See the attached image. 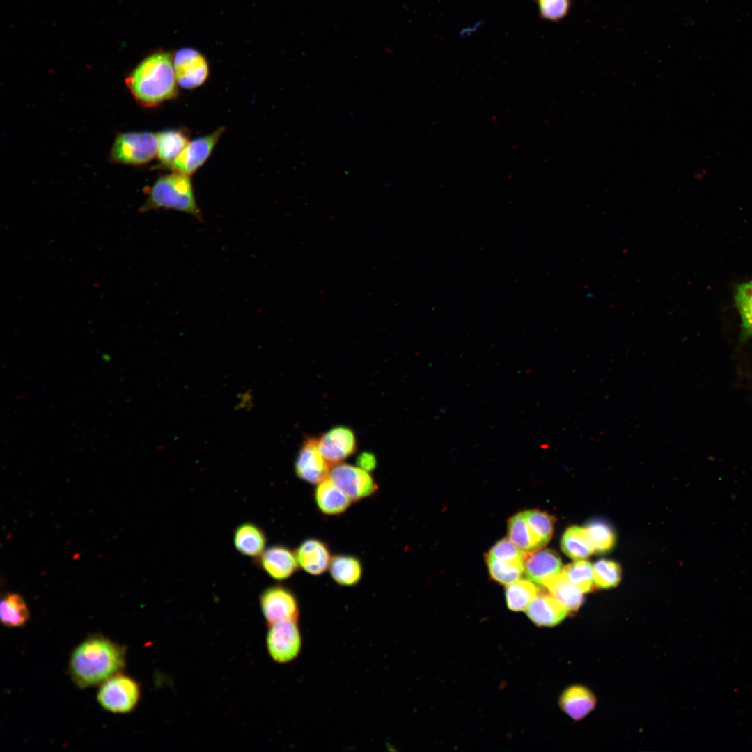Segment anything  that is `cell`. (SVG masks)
Returning a JSON list of instances; mask_svg holds the SVG:
<instances>
[{"label": "cell", "mask_w": 752, "mask_h": 752, "mask_svg": "<svg viewBox=\"0 0 752 752\" xmlns=\"http://www.w3.org/2000/svg\"><path fill=\"white\" fill-rule=\"evenodd\" d=\"M125 664L123 647L104 637L93 636L75 649L70 671L74 682L84 688L103 683L118 674Z\"/></svg>", "instance_id": "6da1fadb"}, {"label": "cell", "mask_w": 752, "mask_h": 752, "mask_svg": "<svg viewBox=\"0 0 752 752\" xmlns=\"http://www.w3.org/2000/svg\"><path fill=\"white\" fill-rule=\"evenodd\" d=\"M136 100L152 107L173 98L178 92L173 59L168 53H155L143 60L126 79Z\"/></svg>", "instance_id": "7a4b0ae2"}, {"label": "cell", "mask_w": 752, "mask_h": 752, "mask_svg": "<svg viewBox=\"0 0 752 752\" xmlns=\"http://www.w3.org/2000/svg\"><path fill=\"white\" fill-rule=\"evenodd\" d=\"M167 209L187 213L201 221L189 175L175 172L159 178L151 187L141 212Z\"/></svg>", "instance_id": "3957f363"}, {"label": "cell", "mask_w": 752, "mask_h": 752, "mask_svg": "<svg viewBox=\"0 0 752 752\" xmlns=\"http://www.w3.org/2000/svg\"><path fill=\"white\" fill-rule=\"evenodd\" d=\"M266 647L274 662L287 664L294 661L302 648V636L298 620H284L269 625Z\"/></svg>", "instance_id": "277c9868"}, {"label": "cell", "mask_w": 752, "mask_h": 752, "mask_svg": "<svg viewBox=\"0 0 752 752\" xmlns=\"http://www.w3.org/2000/svg\"><path fill=\"white\" fill-rule=\"evenodd\" d=\"M140 694L139 686L134 680L126 675H115L102 683L97 698L106 710L125 714L134 710Z\"/></svg>", "instance_id": "5b68a950"}, {"label": "cell", "mask_w": 752, "mask_h": 752, "mask_svg": "<svg viewBox=\"0 0 752 752\" xmlns=\"http://www.w3.org/2000/svg\"><path fill=\"white\" fill-rule=\"evenodd\" d=\"M157 151V134L150 132L119 134L111 149V158L126 164H141L152 160Z\"/></svg>", "instance_id": "8992f818"}, {"label": "cell", "mask_w": 752, "mask_h": 752, "mask_svg": "<svg viewBox=\"0 0 752 752\" xmlns=\"http://www.w3.org/2000/svg\"><path fill=\"white\" fill-rule=\"evenodd\" d=\"M260 607L267 625L299 618V607L295 594L277 584L267 586L259 595Z\"/></svg>", "instance_id": "52a82bcc"}, {"label": "cell", "mask_w": 752, "mask_h": 752, "mask_svg": "<svg viewBox=\"0 0 752 752\" xmlns=\"http://www.w3.org/2000/svg\"><path fill=\"white\" fill-rule=\"evenodd\" d=\"M329 478L352 501L371 496L378 489L377 484L368 471L345 463L333 465Z\"/></svg>", "instance_id": "ba28073f"}, {"label": "cell", "mask_w": 752, "mask_h": 752, "mask_svg": "<svg viewBox=\"0 0 752 752\" xmlns=\"http://www.w3.org/2000/svg\"><path fill=\"white\" fill-rule=\"evenodd\" d=\"M178 84L185 89H193L203 84L208 73L205 57L191 48L178 50L173 58Z\"/></svg>", "instance_id": "9c48e42d"}, {"label": "cell", "mask_w": 752, "mask_h": 752, "mask_svg": "<svg viewBox=\"0 0 752 752\" xmlns=\"http://www.w3.org/2000/svg\"><path fill=\"white\" fill-rule=\"evenodd\" d=\"M224 130L220 127L208 135L189 141L169 168L187 175L193 174L208 159Z\"/></svg>", "instance_id": "30bf717a"}, {"label": "cell", "mask_w": 752, "mask_h": 752, "mask_svg": "<svg viewBox=\"0 0 752 752\" xmlns=\"http://www.w3.org/2000/svg\"><path fill=\"white\" fill-rule=\"evenodd\" d=\"M253 562L276 581H283L290 578L297 571L299 565L295 552L282 545L266 547Z\"/></svg>", "instance_id": "8fae6325"}, {"label": "cell", "mask_w": 752, "mask_h": 752, "mask_svg": "<svg viewBox=\"0 0 752 752\" xmlns=\"http://www.w3.org/2000/svg\"><path fill=\"white\" fill-rule=\"evenodd\" d=\"M295 470L298 478L312 484L329 478V464L321 454L316 439L305 440L297 456Z\"/></svg>", "instance_id": "7c38bea8"}, {"label": "cell", "mask_w": 752, "mask_h": 752, "mask_svg": "<svg viewBox=\"0 0 752 752\" xmlns=\"http://www.w3.org/2000/svg\"><path fill=\"white\" fill-rule=\"evenodd\" d=\"M317 441L321 454L329 465L340 463L352 455L357 448L353 431L344 426L329 430Z\"/></svg>", "instance_id": "4fadbf2b"}, {"label": "cell", "mask_w": 752, "mask_h": 752, "mask_svg": "<svg viewBox=\"0 0 752 752\" xmlns=\"http://www.w3.org/2000/svg\"><path fill=\"white\" fill-rule=\"evenodd\" d=\"M562 561L557 553L543 549L525 554L524 574L527 579L545 586L563 571Z\"/></svg>", "instance_id": "5bb4252c"}, {"label": "cell", "mask_w": 752, "mask_h": 752, "mask_svg": "<svg viewBox=\"0 0 752 752\" xmlns=\"http://www.w3.org/2000/svg\"><path fill=\"white\" fill-rule=\"evenodd\" d=\"M267 542L265 531L252 522L241 523L234 530L233 543L235 549L242 555L253 560L264 551Z\"/></svg>", "instance_id": "9a60e30c"}, {"label": "cell", "mask_w": 752, "mask_h": 752, "mask_svg": "<svg viewBox=\"0 0 752 752\" xmlns=\"http://www.w3.org/2000/svg\"><path fill=\"white\" fill-rule=\"evenodd\" d=\"M299 565L306 572L318 575L329 567L331 560L327 546L317 539H308L295 551Z\"/></svg>", "instance_id": "2e32d148"}, {"label": "cell", "mask_w": 752, "mask_h": 752, "mask_svg": "<svg viewBox=\"0 0 752 752\" xmlns=\"http://www.w3.org/2000/svg\"><path fill=\"white\" fill-rule=\"evenodd\" d=\"M567 610L551 594L539 593L526 609L530 620L541 627H552L561 622Z\"/></svg>", "instance_id": "e0dca14e"}, {"label": "cell", "mask_w": 752, "mask_h": 752, "mask_svg": "<svg viewBox=\"0 0 752 752\" xmlns=\"http://www.w3.org/2000/svg\"><path fill=\"white\" fill-rule=\"evenodd\" d=\"M315 499L320 510L330 515L345 512L352 501L329 478L318 484Z\"/></svg>", "instance_id": "ac0fdd59"}, {"label": "cell", "mask_w": 752, "mask_h": 752, "mask_svg": "<svg viewBox=\"0 0 752 752\" xmlns=\"http://www.w3.org/2000/svg\"><path fill=\"white\" fill-rule=\"evenodd\" d=\"M592 692L582 686H572L562 694L560 705L563 711L574 720L585 717L595 705Z\"/></svg>", "instance_id": "d6986e66"}, {"label": "cell", "mask_w": 752, "mask_h": 752, "mask_svg": "<svg viewBox=\"0 0 752 752\" xmlns=\"http://www.w3.org/2000/svg\"><path fill=\"white\" fill-rule=\"evenodd\" d=\"M544 586L567 611H576L583 603V592L568 579L563 571Z\"/></svg>", "instance_id": "ffe728a7"}, {"label": "cell", "mask_w": 752, "mask_h": 752, "mask_svg": "<svg viewBox=\"0 0 752 752\" xmlns=\"http://www.w3.org/2000/svg\"><path fill=\"white\" fill-rule=\"evenodd\" d=\"M508 535L510 541L525 554L545 546L529 528L524 512L515 515L508 520Z\"/></svg>", "instance_id": "44dd1931"}, {"label": "cell", "mask_w": 752, "mask_h": 752, "mask_svg": "<svg viewBox=\"0 0 752 752\" xmlns=\"http://www.w3.org/2000/svg\"><path fill=\"white\" fill-rule=\"evenodd\" d=\"M561 547L567 556L576 561L584 559L595 552L585 527L577 526H571L565 531Z\"/></svg>", "instance_id": "7402d4cb"}, {"label": "cell", "mask_w": 752, "mask_h": 752, "mask_svg": "<svg viewBox=\"0 0 752 752\" xmlns=\"http://www.w3.org/2000/svg\"><path fill=\"white\" fill-rule=\"evenodd\" d=\"M157 156L162 164L169 167L189 143L186 135L178 130H169L157 134Z\"/></svg>", "instance_id": "603a6c76"}, {"label": "cell", "mask_w": 752, "mask_h": 752, "mask_svg": "<svg viewBox=\"0 0 752 752\" xmlns=\"http://www.w3.org/2000/svg\"><path fill=\"white\" fill-rule=\"evenodd\" d=\"M329 568L333 579L341 586L356 585L362 575V566L359 560L352 556H334Z\"/></svg>", "instance_id": "cb8c5ba5"}, {"label": "cell", "mask_w": 752, "mask_h": 752, "mask_svg": "<svg viewBox=\"0 0 752 752\" xmlns=\"http://www.w3.org/2000/svg\"><path fill=\"white\" fill-rule=\"evenodd\" d=\"M538 586L527 579H519L507 585L505 595L508 607L514 611H526L540 593Z\"/></svg>", "instance_id": "d4e9b609"}, {"label": "cell", "mask_w": 752, "mask_h": 752, "mask_svg": "<svg viewBox=\"0 0 752 752\" xmlns=\"http://www.w3.org/2000/svg\"><path fill=\"white\" fill-rule=\"evenodd\" d=\"M0 617L1 623L8 627H22L29 618L27 604L17 593H8L1 600Z\"/></svg>", "instance_id": "484cf974"}, {"label": "cell", "mask_w": 752, "mask_h": 752, "mask_svg": "<svg viewBox=\"0 0 752 752\" xmlns=\"http://www.w3.org/2000/svg\"><path fill=\"white\" fill-rule=\"evenodd\" d=\"M734 302L741 320L742 335L752 337V279L737 285Z\"/></svg>", "instance_id": "4316f807"}, {"label": "cell", "mask_w": 752, "mask_h": 752, "mask_svg": "<svg viewBox=\"0 0 752 752\" xmlns=\"http://www.w3.org/2000/svg\"><path fill=\"white\" fill-rule=\"evenodd\" d=\"M585 528L595 552H607L613 547L616 534L607 522L600 519H593L587 524Z\"/></svg>", "instance_id": "83f0119b"}, {"label": "cell", "mask_w": 752, "mask_h": 752, "mask_svg": "<svg viewBox=\"0 0 752 752\" xmlns=\"http://www.w3.org/2000/svg\"><path fill=\"white\" fill-rule=\"evenodd\" d=\"M486 562L491 577L503 585H509L519 579L524 573V563L501 561L489 555Z\"/></svg>", "instance_id": "f1b7e54d"}, {"label": "cell", "mask_w": 752, "mask_h": 752, "mask_svg": "<svg viewBox=\"0 0 752 752\" xmlns=\"http://www.w3.org/2000/svg\"><path fill=\"white\" fill-rule=\"evenodd\" d=\"M568 579L581 592L590 591L594 586L593 567L591 563L583 559L566 565L563 569Z\"/></svg>", "instance_id": "f546056e"}, {"label": "cell", "mask_w": 752, "mask_h": 752, "mask_svg": "<svg viewBox=\"0 0 752 752\" xmlns=\"http://www.w3.org/2000/svg\"><path fill=\"white\" fill-rule=\"evenodd\" d=\"M524 515L532 532L546 545L554 532V518L549 514L538 510L525 511Z\"/></svg>", "instance_id": "4dcf8cb0"}, {"label": "cell", "mask_w": 752, "mask_h": 752, "mask_svg": "<svg viewBox=\"0 0 752 752\" xmlns=\"http://www.w3.org/2000/svg\"><path fill=\"white\" fill-rule=\"evenodd\" d=\"M593 567L595 584L600 588L614 587L621 579V568L619 564L613 561L600 559L595 563Z\"/></svg>", "instance_id": "1f68e13d"}, {"label": "cell", "mask_w": 752, "mask_h": 752, "mask_svg": "<svg viewBox=\"0 0 752 752\" xmlns=\"http://www.w3.org/2000/svg\"><path fill=\"white\" fill-rule=\"evenodd\" d=\"M540 17L548 21L558 22L569 13L571 0H535Z\"/></svg>", "instance_id": "d6a6232c"}, {"label": "cell", "mask_w": 752, "mask_h": 752, "mask_svg": "<svg viewBox=\"0 0 752 752\" xmlns=\"http://www.w3.org/2000/svg\"><path fill=\"white\" fill-rule=\"evenodd\" d=\"M489 556L501 561L524 563L525 553L521 551L509 538L497 542L490 549Z\"/></svg>", "instance_id": "836d02e7"}, {"label": "cell", "mask_w": 752, "mask_h": 752, "mask_svg": "<svg viewBox=\"0 0 752 752\" xmlns=\"http://www.w3.org/2000/svg\"><path fill=\"white\" fill-rule=\"evenodd\" d=\"M357 464H358V467L366 471H370L375 468L377 461L373 454L368 452H364L358 456Z\"/></svg>", "instance_id": "e575fe53"}]
</instances>
